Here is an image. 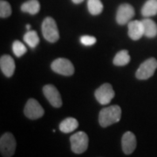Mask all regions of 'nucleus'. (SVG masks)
Wrapping results in <instances>:
<instances>
[{
    "label": "nucleus",
    "mask_w": 157,
    "mask_h": 157,
    "mask_svg": "<svg viewBox=\"0 0 157 157\" xmlns=\"http://www.w3.org/2000/svg\"><path fill=\"white\" fill-rule=\"evenodd\" d=\"M121 117V109L118 105L102 108L99 114V123L102 128L117 123Z\"/></svg>",
    "instance_id": "1"
},
{
    "label": "nucleus",
    "mask_w": 157,
    "mask_h": 157,
    "mask_svg": "<svg viewBox=\"0 0 157 157\" xmlns=\"http://www.w3.org/2000/svg\"><path fill=\"white\" fill-rule=\"evenodd\" d=\"M43 37L50 43H55L59 39V33L55 20L52 17H47L42 23Z\"/></svg>",
    "instance_id": "2"
},
{
    "label": "nucleus",
    "mask_w": 157,
    "mask_h": 157,
    "mask_svg": "<svg viewBox=\"0 0 157 157\" xmlns=\"http://www.w3.org/2000/svg\"><path fill=\"white\" fill-rule=\"evenodd\" d=\"M70 142L73 153L82 154L88 147V136L85 132L79 131L70 137Z\"/></svg>",
    "instance_id": "3"
},
{
    "label": "nucleus",
    "mask_w": 157,
    "mask_h": 157,
    "mask_svg": "<svg viewBox=\"0 0 157 157\" xmlns=\"http://www.w3.org/2000/svg\"><path fill=\"white\" fill-rule=\"evenodd\" d=\"M17 142L11 133H6L0 138V152L4 157H11L16 150Z\"/></svg>",
    "instance_id": "4"
},
{
    "label": "nucleus",
    "mask_w": 157,
    "mask_h": 157,
    "mask_svg": "<svg viewBox=\"0 0 157 157\" xmlns=\"http://www.w3.org/2000/svg\"><path fill=\"white\" fill-rule=\"evenodd\" d=\"M157 69V59L149 58L140 65L136 71V78L139 79H147L154 75Z\"/></svg>",
    "instance_id": "5"
},
{
    "label": "nucleus",
    "mask_w": 157,
    "mask_h": 157,
    "mask_svg": "<svg viewBox=\"0 0 157 157\" xmlns=\"http://www.w3.org/2000/svg\"><path fill=\"white\" fill-rule=\"evenodd\" d=\"M51 67L53 72L64 76H71L74 73V67L72 62L64 58H59L52 63Z\"/></svg>",
    "instance_id": "6"
},
{
    "label": "nucleus",
    "mask_w": 157,
    "mask_h": 157,
    "mask_svg": "<svg viewBox=\"0 0 157 157\" xmlns=\"http://www.w3.org/2000/svg\"><path fill=\"white\" fill-rule=\"evenodd\" d=\"M94 95L96 100L101 105H107L111 102L112 99L115 95V93L111 85L109 83H105L96 90Z\"/></svg>",
    "instance_id": "7"
},
{
    "label": "nucleus",
    "mask_w": 157,
    "mask_h": 157,
    "mask_svg": "<svg viewBox=\"0 0 157 157\" xmlns=\"http://www.w3.org/2000/svg\"><path fill=\"white\" fill-rule=\"evenodd\" d=\"M24 113H25V115L29 119L37 120L44 115L45 111H44L43 107H41V105L36 100L30 99L25 104Z\"/></svg>",
    "instance_id": "8"
},
{
    "label": "nucleus",
    "mask_w": 157,
    "mask_h": 157,
    "mask_svg": "<svg viewBox=\"0 0 157 157\" xmlns=\"http://www.w3.org/2000/svg\"><path fill=\"white\" fill-rule=\"evenodd\" d=\"M135 16V9L129 4H122L119 6L116 13V21L119 25H126Z\"/></svg>",
    "instance_id": "9"
},
{
    "label": "nucleus",
    "mask_w": 157,
    "mask_h": 157,
    "mask_svg": "<svg viewBox=\"0 0 157 157\" xmlns=\"http://www.w3.org/2000/svg\"><path fill=\"white\" fill-rule=\"evenodd\" d=\"M43 93L45 98L50 102V104L54 107H60L62 106L61 96L59 92L52 85H45L43 87Z\"/></svg>",
    "instance_id": "10"
},
{
    "label": "nucleus",
    "mask_w": 157,
    "mask_h": 157,
    "mask_svg": "<svg viewBox=\"0 0 157 157\" xmlns=\"http://www.w3.org/2000/svg\"><path fill=\"white\" fill-rule=\"evenodd\" d=\"M136 146H137V141H136L135 135L130 131L126 132L121 139V147H122L124 154L126 155L132 154L135 151Z\"/></svg>",
    "instance_id": "11"
},
{
    "label": "nucleus",
    "mask_w": 157,
    "mask_h": 157,
    "mask_svg": "<svg viewBox=\"0 0 157 157\" xmlns=\"http://www.w3.org/2000/svg\"><path fill=\"white\" fill-rule=\"evenodd\" d=\"M144 35V26L142 21L133 20L128 23V36L133 40H138Z\"/></svg>",
    "instance_id": "12"
},
{
    "label": "nucleus",
    "mask_w": 157,
    "mask_h": 157,
    "mask_svg": "<svg viewBox=\"0 0 157 157\" xmlns=\"http://www.w3.org/2000/svg\"><path fill=\"white\" fill-rule=\"evenodd\" d=\"M0 67L2 73L6 77L10 78L13 75L15 71V62L10 55H4L0 59Z\"/></svg>",
    "instance_id": "13"
},
{
    "label": "nucleus",
    "mask_w": 157,
    "mask_h": 157,
    "mask_svg": "<svg viewBox=\"0 0 157 157\" xmlns=\"http://www.w3.org/2000/svg\"><path fill=\"white\" fill-rule=\"evenodd\" d=\"M78 121L73 117H69L65 119L64 121H62L61 123L59 124V130L63 133H71L74 131L75 129L78 128Z\"/></svg>",
    "instance_id": "14"
},
{
    "label": "nucleus",
    "mask_w": 157,
    "mask_h": 157,
    "mask_svg": "<svg viewBox=\"0 0 157 157\" xmlns=\"http://www.w3.org/2000/svg\"><path fill=\"white\" fill-rule=\"evenodd\" d=\"M142 21L144 26V35L147 38H155L157 35V25L150 18H144Z\"/></svg>",
    "instance_id": "15"
},
{
    "label": "nucleus",
    "mask_w": 157,
    "mask_h": 157,
    "mask_svg": "<svg viewBox=\"0 0 157 157\" xmlns=\"http://www.w3.org/2000/svg\"><path fill=\"white\" fill-rule=\"evenodd\" d=\"M141 14L148 17L157 14V0H147L141 9Z\"/></svg>",
    "instance_id": "16"
},
{
    "label": "nucleus",
    "mask_w": 157,
    "mask_h": 157,
    "mask_svg": "<svg viewBox=\"0 0 157 157\" xmlns=\"http://www.w3.org/2000/svg\"><path fill=\"white\" fill-rule=\"evenodd\" d=\"M40 10V4L38 0H29L21 6V11L27 12L31 15H35L39 13Z\"/></svg>",
    "instance_id": "17"
},
{
    "label": "nucleus",
    "mask_w": 157,
    "mask_h": 157,
    "mask_svg": "<svg viewBox=\"0 0 157 157\" xmlns=\"http://www.w3.org/2000/svg\"><path fill=\"white\" fill-rule=\"evenodd\" d=\"M113 64L118 67H123L130 62V55L127 50L120 51L113 58Z\"/></svg>",
    "instance_id": "18"
},
{
    "label": "nucleus",
    "mask_w": 157,
    "mask_h": 157,
    "mask_svg": "<svg viewBox=\"0 0 157 157\" xmlns=\"http://www.w3.org/2000/svg\"><path fill=\"white\" fill-rule=\"evenodd\" d=\"M24 40L31 48H35L39 43V38L35 31H28L24 36Z\"/></svg>",
    "instance_id": "19"
},
{
    "label": "nucleus",
    "mask_w": 157,
    "mask_h": 157,
    "mask_svg": "<svg viewBox=\"0 0 157 157\" xmlns=\"http://www.w3.org/2000/svg\"><path fill=\"white\" fill-rule=\"evenodd\" d=\"M87 8L92 15H99L103 11V5L101 0H87Z\"/></svg>",
    "instance_id": "20"
},
{
    "label": "nucleus",
    "mask_w": 157,
    "mask_h": 157,
    "mask_svg": "<svg viewBox=\"0 0 157 157\" xmlns=\"http://www.w3.org/2000/svg\"><path fill=\"white\" fill-rule=\"evenodd\" d=\"M12 51H13V53L17 58H19V57H22L24 54L26 53L27 49H26L25 45H24L22 42H20L18 40H16L12 44Z\"/></svg>",
    "instance_id": "21"
},
{
    "label": "nucleus",
    "mask_w": 157,
    "mask_h": 157,
    "mask_svg": "<svg viewBox=\"0 0 157 157\" xmlns=\"http://www.w3.org/2000/svg\"><path fill=\"white\" fill-rule=\"evenodd\" d=\"M11 5L5 0L0 1V17L2 18L11 16Z\"/></svg>",
    "instance_id": "22"
},
{
    "label": "nucleus",
    "mask_w": 157,
    "mask_h": 157,
    "mask_svg": "<svg viewBox=\"0 0 157 157\" xmlns=\"http://www.w3.org/2000/svg\"><path fill=\"white\" fill-rule=\"evenodd\" d=\"M80 42L81 44L86 46H89V45H94L96 43V39L93 36H88V35H85L82 36L80 38Z\"/></svg>",
    "instance_id": "23"
},
{
    "label": "nucleus",
    "mask_w": 157,
    "mask_h": 157,
    "mask_svg": "<svg viewBox=\"0 0 157 157\" xmlns=\"http://www.w3.org/2000/svg\"><path fill=\"white\" fill-rule=\"evenodd\" d=\"M72 1H73L74 4H80V3H82L84 0H72Z\"/></svg>",
    "instance_id": "24"
},
{
    "label": "nucleus",
    "mask_w": 157,
    "mask_h": 157,
    "mask_svg": "<svg viewBox=\"0 0 157 157\" xmlns=\"http://www.w3.org/2000/svg\"><path fill=\"white\" fill-rule=\"evenodd\" d=\"M26 29H27L28 31H30V29H31V25H26Z\"/></svg>",
    "instance_id": "25"
}]
</instances>
